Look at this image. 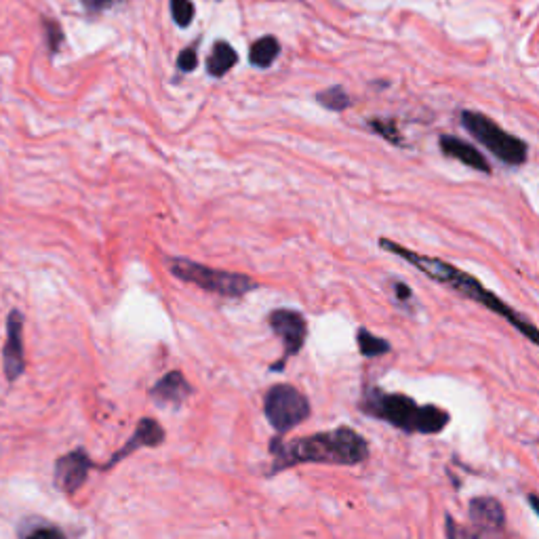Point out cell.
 I'll return each instance as SVG.
<instances>
[{"label": "cell", "instance_id": "cell-1", "mask_svg": "<svg viewBox=\"0 0 539 539\" xmlns=\"http://www.w3.org/2000/svg\"><path fill=\"white\" fill-rule=\"evenodd\" d=\"M268 451L272 453L268 476L302 464L358 466L369 459V443L365 436L350 426H339L312 436H299L293 441H283V436H276L268 443Z\"/></svg>", "mask_w": 539, "mask_h": 539}, {"label": "cell", "instance_id": "cell-2", "mask_svg": "<svg viewBox=\"0 0 539 539\" xmlns=\"http://www.w3.org/2000/svg\"><path fill=\"white\" fill-rule=\"evenodd\" d=\"M379 247H382L388 253L403 257L409 266L417 268L419 272H424L430 278V281H434L438 285H445L447 289L457 291L459 295L466 297V299H472V302L487 308L489 312L502 316L504 321H508L518 333H523L533 346L539 344L537 327L531 321H527V318L521 312H516L512 306H508L504 299H499L493 291H489L472 274L455 268L453 264L445 262V259H441V257H430V255H424V253H415L411 249H405L403 245L390 241V238H379Z\"/></svg>", "mask_w": 539, "mask_h": 539}, {"label": "cell", "instance_id": "cell-3", "mask_svg": "<svg viewBox=\"0 0 539 539\" xmlns=\"http://www.w3.org/2000/svg\"><path fill=\"white\" fill-rule=\"evenodd\" d=\"M358 409L363 415L386 422L405 434H441L449 424L447 409L436 405H419L415 398L401 392H386L379 386H365Z\"/></svg>", "mask_w": 539, "mask_h": 539}, {"label": "cell", "instance_id": "cell-4", "mask_svg": "<svg viewBox=\"0 0 539 539\" xmlns=\"http://www.w3.org/2000/svg\"><path fill=\"white\" fill-rule=\"evenodd\" d=\"M167 268L182 283L194 285L207 293H215V295L226 297V299H243L251 291L259 289V283L253 281V278L247 274L209 268V266L198 264V262H194V259H188V257L167 259Z\"/></svg>", "mask_w": 539, "mask_h": 539}, {"label": "cell", "instance_id": "cell-5", "mask_svg": "<svg viewBox=\"0 0 539 539\" xmlns=\"http://www.w3.org/2000/svg\"><path fill=\"white\" fill-rule=\"evenodd\" d=\"M462 125L464 129L474 135L495 158H499L508 167H521L527 163L529 146L523 139L514 137L512 133L504 131L493 118L483 112L464 110L462 112Z\"/></svg>", "mask_w": 539, "mask_h": 539}, {"label": "cell", "instance_id": "cell-6", "mask_svg": "<svg viewBox=\"0 0 539 539\" xmlns=\"http://www.w3.org/2000/svg\"><path fill=\"white\" fill-rule=\"evenodd\" d=\"M264 413L278 436L304 424L312 413L310 401L304 392L291 384H276L264 396Z\"/></svg>", "mask_w": 539, "mask_h": 539}, {"label": "cell", "instance_id": "cell-7", "mask_svg": "<svg viewBox=\"0 0 539 539\" xmlns=\"http://www.w3.org/2000/svg\"><path fill=\"white\" fill-rule=\"evenodd\" d=\"M268 325L272 327L274 335L283 342V356L278 358L276 365L270 367L272 373L283 371L291 356H297L304 350L308 339V321L302 312L291 308H278L268 314Z\"/></svg>", "mask_w": 539, "mask_h": 539}, {"label": "cell", "instance_id": "cell-8", "mask_svg": "<svg viewBox=\"0 0 539 539\" xmlns=\"http://www.w3.org/2000/svg\"><path fill=\"white\" fill-rule=\"evenodd\" d=\"M95 468L93 459L85 449H74L66 453L64 457H59L55 462V472H53V481L59 491H64L66 495H74L78 489H81L89 472Z\"/></svg>", "mask_w": 539, "mask_h": 539}, {"label": "cell", "instance_id": "cell-9", "mask_svg": "<svg viewBox=\"0 0 539 539\" xmlns=\"http://www.w3.org/2000/svg\"><path fill=\"white\" fill-rule=\"evenodd\" d=\"M3 365L5 377L9 382L24 373L26 358H24V318L19 310H13L7 318V344L3 350Z\"/></svg>", "mask_w": 539, "mask_h": 539}, {"label": "cell", "instance_id": "cell-10", "mask_svg": "<svg viewBox=\"0 0 539 539\" xmlns=\"http://www.w3.org/2000/svg\"><path fill=\"white\" fill-rule=\"evenodd\" d=\"M165 438H167V434H165L163 426L158 424L154 417H144V419H139V424H137L135 432L131 434L129 441L112 455V459H110V462L104 466V470L114 468L118 462H123L125 457L133 455V453L139 451V449L163 445V443H165Z\"/></svg>", "mask_w": 539, "mask_h": 539}, {"label": "cell", "instance_id": "cell-11", "mask_svg": "<svg viewBox=\"0 0 539 539\" xmlns=\"http://www.w3.org/2000/svg\"><path fill=\"white\" fill-rule=\"evenodd\" d=\"M194 394V388L182 371H169L150 388V398L158 407L179 409Z\"/></svg>", "mask_w": 539, "mask_h": 539}, {"label": "cell", "instance_id": "cell-12", "mask_svg": "<svg viewBox=\"0 0 539 539\" xmlns=\"http://www.w3.org/2000/svg\"><path fill=\"white\" fill-rule=\"evenodd\" d=\"M441 150L447 158H455V161H459L474 171H481L487 175L491 173V165H489L487 158L478 152L472 144L464 142V139H459L455 135H443L441 137Z\"/></svg>", "mask_w": 539, "mask_h": 539}, {"label": "cell", "instance_id": "cell-13", "mask_svg": "<svg viewBox=\"0 0 539 539\" xmlns=\"http://www.w3.org/2000/svg\"><path fill=\"white\" fill-rule=\"evenodd\" d=\"M447 539H508L506 527H493L485 523L470 521L468 525L457 523L453 516L445 518Z\"/></svg>", "mask_w": 539, "mask_h": 539}, {"label": "cell", "instance_id": "cell-14", "mask_svg": "<svg viewBox=\"0 0 539 539\" xmlns=\"http://www.w3.org/2000/svg\"><path fill=\"white\" fill-rule=\"evenodd\" d=\"M468 512H470V521L493 525V527H506V510L502 502L495 497H487V495L472 497Z\"/></svg>", "mask_w": 539, "mask_h": 539}, {"label": "cell", "instance_id": "cell-15", "mask_svg": "<svg viewBox=\"0 0 539 539\" xmlns=\"http://www.w3.org/2000/svg\"><path fill=\"white\" fill-rule=\"evenodd\" d=\"M236 62H238V55L232 49V45L226 41H217L207 57V64H205L207 74L213 78H222L236 66Z\"/></svg>", "mask_w": 539, "mask_h": 539}, {"label": "cell", "instance_id": "cell-16", "mask_svg": "<svg viewBox=\"0 0 539 539\" xmlns=\"http://www.w3.org/2000/svg\"><path fill=\"white\" fill-rule=\"evenodd\" d=\"M278 55H281V43H278L274 36H264L251 45L249 62H251V66L264 70L276 62Z\"/></svg>", "mask_w": 539, "mask_h": 539}, {"label": "cell", "instance_id": "cell-17", "mask_svg": "<svg viewBox=\"0 0 539 539\" xmlns=\"http://www.w3.org/2000/svg\"><path fill=\"white\" fill-rule=\"evenodd\" d=\"M19 539H68L64 531L43 521V518H28L17 531Z\"/></svg>", "mask_w": 539, "mask_h": 539}, {"label": "cell", "instance_id": "cell-18", "mask_svg": "<svg viewBox=\"0 0 539 539\" xmlns=\"http://www.w3.org/2000/svg\"><path fill=\"white\" fill-rule=\"evenodd\" d=\"M356 344H358V352H361L365 358H377V356H384L392 350L388 339H382L373 335L369 329L361 327L356 331Z\"/></svg>", "mask_w": 539, "mask_h": 539}, {"label": "cell", "instance_id": "cell-19", "mask_svg": "<svg viewBox=\"0 0 539 539\" xmlns=\"http://www.w3.org/2000/svg\"><path fill=\"white\" fill-rule=\"evenodd\" d=\"M316 102L331 112H344L352 106V97L346 93L344 87H329L321 93H316Z\"/></svg>", "mask_w": 539, "mask_h": 539}, {"label": "cell", "instance_id": "cell-20", "mask_svg": "<svg viewBox=\"0 0 539 539\" xmlns=\"http://www.w3.org/2000/svg\"><path fill=\"white\" fill-rule=\"evenodd\" d=\"M171 15L179 28H188L194 22L196 7L192 0H171Z\"/></svg>", "mask_w": 539, "mask_h": 539}, {"label": "cell", "instance_id": "cell-21", "mask_svg": "<svg viewBox=\"0 0 539 539\" xmlns=\"http://www.w3.org/2000/svg\"><path fill=\"white\" fill-rule=\"evenodd\" d=\"M369 127L375 129L384 139H388L390 144H394V146H405L403 137H401V133H398L394 121H377V118H373V121H369Z\"/></svg>", "mask_w": 539, "mask_h": 539}, {"label": "cell", "instance_id": "cell-22", "mask_svg": "<svg viewBox=\"0 0 539 539\" xmlns=\"http://www.w3.org/2000/svg\"><path fill=\"white\" fill-rule=\"evenodd\" d=\"M43 26H45V32H47L49 51H51V55H55L59 51V47H62V43H64V32H62V28H59V24L51 22V19H45Z\"/></svg>", "mask_w": 539, "mask_h": 539}, {"label": "cell", "instance_id": "cell-23", "mask_svg": "<svg viewBox=\"0 0 539 539\" xmlns=\"http://www.w3.org/2000/svg\"><path fill=\"white\" fill-rule=\"evenodd\" d=\"M177 68H179V72H186V74H190V72H194L198 68V57H196L194 47H188V49H184L182 53H179Z\"/></svg>", "mask_w": 539, "mask_h": 539}, {"label": "cell", "instance_id": "cell-24", "mask_svg": "<svg viewBox=\"0 0 539 539\" xmlns=\"http://www.w3.org/2000/svg\"><path fill=\"white\" fill-rule=\"evenodd\" d=\"M123 0H81V5L91 13V15H97V13H104L116 5H121Z\"/></svg>", "mask_w": 539, "mask_h": 539}, {"label": "cell", "instance_id": "cell-25", "mask_svg": "<svg viewBox=\"0 0 539 539\" xmlns=\"http://www.w3.org/2000/svg\"><path fill=\"white\" fill-rule=\"evenodd\" d=\"M394 289H396V297L398 299H401V302H409V299H411V289L405 285V283H396L394 285Z\"/></svg>", "mask_w": 539, "mask_h": 539}, {"label": "cell", "instance_id": "cell-26", "mask_svg": "<svg viewBox=\"0 0 539 539\" xmlns=\"http://www.w3.org/2000/svg\"><path fill=\"white\" fill-rule=\"evenodd\" d=\"M529 504H531L533 512H537V497H535V493H531V495H529Z\"/></svg>", "mask_w": 539, "mask_h": 539}]
</instances>
